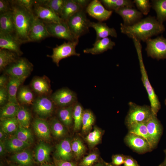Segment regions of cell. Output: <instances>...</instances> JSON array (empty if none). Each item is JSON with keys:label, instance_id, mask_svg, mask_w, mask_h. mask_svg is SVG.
I'll return each mask as SVG.
<instances>
[{"label": "cell", "instance_id": "cell-64", "mask_svg": "<svg viewBox=\"0 0 166 166\" xmlns=\"http://www.w3.org/2000/svg\"><path fill=\"white\" fill-rule=\"evenodd\" d=\"M165 105H166V99L165 100Z\"/></svg>", "mask_w": 166, "mask_h": 166}, {"label": "cell", "instance_id": "cell-35", "mask_svg": "<svg viewBox=\"0 0 166 166\" xmlns=\"http://www.w3.org/2000/svg\"><path fill=\"white\" fill-rule=\"evenodd\" d=\"M95 120V116L91 110L89 109L84 110L81 127L82 132L83 133L86 134L89 132Z\"/></svg>", "mask_w": 166, "mask_h": 166}, {"label": "cell", "instance_id": "cell-25", "mask_svg": "<svg viewBox=\"0 0 166 166\" xmlns=\"http://www.w3.org/2000/svg\"><path fill=\"white\" fill-rule=\"evenodd\" d=\"M51 151L50 146L44 142H40L35 150V160L37 163L41 164H45L49 161Z\"/></svg>", "mask_w": 166, "mask_h": 166}, {"label": "cell", "instance_id": "cell-41", "mask_svg": "<svg viewBox=\"0 0 166 166\" xmlns=\"http://www.w3.org/2000/svg\"><path fill=\"white\" fill-rule=\"evenodd\" d=\"M84 110L81 105L77 102L74 106L73 118L74 129L77 131L81 128L83 114Z\"/></svg>", "mask_w": 166, "mask_h": 166}, {"label": "cell", "instance_id": "cell-54", "mask_svg": "<svg viewBox=\"0 0 166 166\" xmlns=\"http://www.w3.org/2000/svg\"><path fill=\"white\" fill-rule=\"evenodd\" d=\"M8 82L7 78L5 75H1L0 77V88L6 87Z\"/></svg>", "mask_w": 166, "mask_h": 166}, {"label": "cell", "instance_id": "cell-61", "mask_svg": "<svg viewBox=\"0 0 166 166\" xmlns=\"http://www.w3.org/2000/svg\"><path fill=\"white\" fill-rule=\"evenodd\" d=\"M41 166H53L49 164H42Z\"/></svg>", "mask_w": 166, "mask_h": 166}, {"label": "cell", "instance_id": "cell-53", "mask_svg": "<svg viewBox=\"0 0 166 166\" xmlns=\"http://www.w3.org/2000/svg\"><path fill=\"white\" fill-rule=\"evenodd\" d=\"M56 163L57 166H76V164L73 162L61 160H57Z\"/></svg>", "mask_w": 166, "mask_h": 166}, {"label": "cell", "instance_id": "cell-8", "mask_svg": "<svg viewBox=\"0 0 166 166\" xmlns=\"http://www.w3.org/2000/svg\"><path fill=\"white\" fill-rule=\"evenodd\" d=\"M145 50L148 57L158 60L166 59V38L162 35L148 39Z\"/></svg>", "mask_w": 166, "mask_h": 166}, {"label": "cell", "instance_id": "cell-11", "mask_svg": "<svg viewBox=\"0 0 166 166\" xmlns=\"http://www.w3.org/2000/svg\"><path fill=\"white\" fill-rule=\"evenodd\" d=\"M51 99L55 105L60 107L74 105L77 99L76 93L68 88L57 90L52 95Z\"/></svg>", "mask_w": 166, "mask_h": 166}, {"label": "cell", "instance_id": "cell-36", "mask_svg": "<svg viewBox=\"0 0 166 166\" xmlns=\"http://www.w3.org/2000/svg\"><path fill=\"white\" fill-rule=\"evenodd\" d=\"M128 128V132L133 133L143 137L150 144L146 122L136 123Z\"/></svg>", "mask_w": 166, "mask_h": 166}, {"label": "cell", "instance_id": "cell-29", "mask_svg": "<svg viewBox=\"0 0 166 166\" xmlns=\"http://www.w3.org/2000/svg\"><path fill=\"white\" fill-rule=\"evenodd\" d=\"M74 105L61 107L57 114L59 120L65 126H70L73 122V112Z\"/></svg>", "mask_w": 166, "mask_h": 166}, {"label": "cell", "instance_id": "cell-7", "mask_svg": "<svg viewBox=\"0 0 166 166\" xmlns=\"http://www.w3.org/2000/svg\"><path fill=\"white\" fill-rule=\"evenodd\" d=\"M78 41L79 40L67 42H64L62 44L53 48L52 54L47 55V57L51 58L53 62L58 66L59 62L63 59L73 56H79L80 54L76 52L75 49Z\"/></svg>", "mask_w": 166, "mask_h": 166}, {"label": "cell", "instance_id": "cell-3", "mask_svg": "<svg viewBox=\"0 0 166 166\" xmlns=\"http://www.w3.org/2000/svg\"><path fill=\"white\" fill-rule=\"evenodd\" d=\"M132 39L138 55L141 74V80L148 95L152 113L157 116V113L160 109L161 105L157 96L148 79L143 62L142 53V47L140 41L135 38Z\"/></svg>", "mask_w": 166, "mask_h": 166}, {"label": "cell", "instance_id": "cell-57", "mask_svg": "<svg viewBox=\"0 0 166 166\" xmlns=\"http://www.w3.org/2000/svg\"><path fill=\"white\" fill-rule=\"evenodd\" d=\"M6 150L4 142L0 141V155L2 156L5 154Z\"/></svg>", "mask_w": 166, "mask_h": 166}, {"label": "cell", "instance_id": "cell-27", "mask_svg": "<svg viewBox=\"0 0 166 166\" xmlns=\"http://www.w3.org/2000/svg\"><path fill=\"white\" fill-rule=\"evenodd\" d=\"M6 151L16 153L26 149L31 144L23 142L14 136L4 142Z\"/></svg>", "mask_w": 166, "mask_h": 166}, {"label": "cell", "instance_id": "cell-50", "mask_svg": "<svg viewBox=\"0 0 166 166\" xmlns=\"http://www.w3.org/2000/svg\"><path fill=\"white\" fill-rule=\"evenodd\" d=\"M11 10V4L10 1L0 0V14L6 13Z\"/></svg>", "mask_w": 166, "mask_h": 166}, {"label": "cell", "instance_id": "cell-39", "mask_svg": "<svg viewBox=\"0 0 166 166\" xmlns=\"http://www.w3.org/2000/svg\"><path fill=\"white\" fill-rule=\"evenodd\" d=\"M14 136L19 140L30 144L33 141V137L30 130L19 124Z\"/></svg>", "mask_w": 166, "mask_h": 166}, {"label": "cell", "instance_id": "cell-46", "mask_svg": "<svg viewBox=\"0 0 166 166\" xmlns=\"http://www.w3.org/2000/svg\"><path fill=\"white\" fill-rule=\"evenodd\" d=\"M99 159L98 154L92 152L84 157L79 164V166H93L97 163Z\"/></svg>", "mask_w": 166, "mask_h": 166}, {"label": "cell", "instance_id": "cell-19", "mask_svg": "<svg viewBox=\"0 0 166 166\" xmlns=\"http://www.w3.org/2000/svg\"><path fill=\"white\" fill-rule=\"evenodd\" d=\"M115 45L114 42L109 38L107 37L96 41L93 44V47L86 48L84 50L83 52L93 55L99 54L109 49H112Z\"/></svg>", "mask_w": 166, "mask_h": 166}, {"label": "cell", "instance_id": "cell-52", "mask_svg": "<svg viewBox=\"0 0 166 166\" xmlns=\"http://www.w3.org/2000/svg\"><path fill=\"white\" fill-rule=\"evenodd\" d=\"M124 166H140L137 162L132 157L126 156Z\"/></svg>", "mask_w": 166, "mask_h": 166}, {"label": "cell", "instance_id": "cell-20", "mask_svg": "<svg viewBox=\"0 0 166 166\" xmlns=\"http://www.w3.org/2000/svg\"><path fill=\"white\" fill-rule=\"evenodd\" d=\"M90 27L93 28L96 33V41L102 38L108 37L109 36L117 38V34L113 28H110L106 24L102 22H90Z\"/></svg>", "mask_w": 166, "mask_h": 166}, {"label": "cell", "instance_id": "cell-58", "mask_svg": "<svg viewBox=\"0 0 166 166\" xmlns=\"http://www.w3.org/2000/svg\"><path fill=\"white\" fill-rule=\"evenodd\" d=\"M93 166H106V163L102 161L98 162Z\"/></svg>", "mask_w": 166, "mask_h": 166}, {"label": "cell", "instance_id": "cell-34", "mask_svg": "<svg viewBox=\"0 0 166 166\" xmlns=\"http://www.w3.org/2000/svg\"><path fill=\"white\" fill-rule=\"evenodd\" d=\"M109 10L114 11L124 6L134 8L133 1L131 0H101L100 1Z\"/></svg>", "mask_w": 166, "mask_h": 166}, {"label": "cell", "instance_id": "cell-23", "mask_svg": "<svg viewBox=\"0 0 166 166\" xmlns=\"http://www.w3.org/2000/svg\"><path fill=\"white\" fill-rule=\"evenodd\" d=\"M11 160L19 166H33L34 163L32 152L26 149L14 153Z\"/></svg>", "mask_w": 166, "mask_h": 166}, {"label": "cell", "instance_id": "cell-4", "mask_svg": "<svg viewBox=\"0 0 166 166\" xmlns=\"http://www.w3.org/2000/svg\"><path fill=\"white\" fill-rule=\"evenodd\" d=\"M129 109L125 118V123L127 127L139 123L146 122L153 114L150 106L137 105L130 102Z\"/></svg>", "mask_w": 166, "mask_h": 166}, {"label": "cell", "instance_id": "cell-9", "mask_svg": "<svg viewBox=\"0 0 166 166\" xmlns=\"http://www.w3.org/2000/svg\"><path fill=\"white\" fill-rule=\"evenodd\" d=\"M45 25L50 36L66 40L68 41H73L79 39L71 32L66 22L62 20L59 23L45 24Z\"/></svg>", "mask_w": 166, "mask_h": 166}, {"label": "cell", "instance_id": "cell-40", "mask_svg": "<svg viewBox=\"0 0 166 166\" xmlns=\"http://www.w3.org/2000/svg\"><path fill=\"white\" fill-rule=\"evenodd\" d=\"M19 123L16 117L1 120L0 128L8 134L14 133Z\"/></svg>", "mask_w": 166, "mask_h": 166}, {"label": "cell", "instance_id": "cell-55", "mask_svg": "<svg viewBox=\"0 0 166 166\" xmlns=\"http://www.w3.org/2000/svg\"><path fill=\"white\" fill-rule=\"evenodd\" d=\"M82 9L89 5V0H73Z\"/></svg>", "mask_w": 166, "mask_h": 166}, {"label": "cell", "instance_id": "cell-51", "mask_svg": "<svg viewBox=\"0 0 166 166\" xmlns=\"http://www.w3.org/2000/svg\"><path fill=\"white\" fill-rule=\"evenodd\" d=\"M8 100V94L6 87L0 88V105H4Z\"/></svg>", "mask_w": 166, "mask_h": 166}, {"label": "cell", "instance_id": "cell-14", "mask_svg": "<svg viewBox=\"0 0 166 166\" xmlns=\"http://www.w3.org/2000/svg\"><path fill=\"white\" fill-rule=\"evenodd\" d=\"M86 11L91 16L102 22L109 19L113 11L106 9L100 1L94 0L90 2L86 8Z\"/></svg>", "mask_w": 166, "mask_h": 166}, {"label": "cell", "instance_id": "cell-31", "mask_svg": "<svg viewBox=\"0 0 166 166\" xmlns=\"http://www.w3.org/2000/svg\"><path fill=\"white\" fill-rule=\"evenodd\" d=\"M15 53L5 49L0 48V70L5 69L18 58Z\"/></svg>", "mask_w": 166, "mask_h": 166}, {"label": "cell", "instance_id": "cell-26", "mask_svg": "<svg viewBox=\"0 0 166 166\" xmlns=\"http://www.w3.org/2000/svg\"><path fill=\"white\" fill-rule=\"evenodd\" d=\"M23 82L18 78L10 76L6 87L8 94V100L9 102L18 104L17 93L18 88Z\"/></svg>", "mask_w": 166, "mask_h": 166}, {"label": "cell", "instance_id": "cell-21", "mask_svg": "<svg viewBox=\"0 0 166 166\" xmlns=\"http://www.w3.org/2000/svg\"><path fill=\"white\" fill-rule=\"evenodd\" d=\"M71 142L69 138L61 141L56 147V154L59 159L63 160L70 161L73 157Z\"/></svg>", "mask_w": 166, "mask_h": 166}, {"label": "cell", "instance_id": "cell-32", "mask_svg": "<svg viewBox=\"0 0 166 166\" xmlns=\"http://www.w3.org/2000/svg\"><path fill=\"white\" fill-rule=\"evenodd\" d=\"M20 106L19 104L8 102L1 108L0 120L16 117Z\"/></svg>", "mask_w": 166, "mask_h": 166}, {"label": "cell", "instance_id": "cell-2", "mask_svg": "<svg viewBox=\"0 0 166 166\" xmlns=\"http://www.w3.org/2000/svg\"><path fill=\"white\" fill-rule=\"evenodd\" d=\"M10 3L14 26V35L22 44L30 42L29 34L34 19L33 13Z\"/></svg>", "mask_w": 166, "mask_h": 166}, {"label": "cell", "instance_id": "cell-48", "mask_svg": "<svg viewBox=\"0 0 166 166\" xmlns=\"http://www.w3.org/2000/svg\"><path fill=\"white\" fill-rule=\"evenodd\" d=\"M10 1L11 3L21 7L25 9L28 11L33 13V8L34 0H15Z\"/></svg>", "mask_w": 166, "mask_h": 166}, {"label": "cell", "instance_id": "cell-16", "mask_svg": "<svg viewBox=\"0 0 166 166\" xmlns=\"http://www.w3.org/2000/svg\"><path fill=\"white\" fill-rule=\"evenodd\" d=\"M54 104L51 98L45 96L41 97L33 102L34 110L40 117H48L53 113Z\"/></svg>", "mask_w": 166, "mask_h": 166}, {"label": "cell", "instance_id": "cell-43", "mask_svg": "<svg viewBox=\"0 0 166 166\" xmlns=\"http://www.w3.org/2000/svg\"><path fill=\"white\" fill-rule=\"evenodd\" d=\"M102 132L100 128L94 127L93 131L88 133L85 140L89 146L93 148L98 144L101 140Z\"/></svg>", "mask_w": 166, "mask_h": 166}, {"label": "cell", "instance_id": "cell-60", "mask_svg": "<svg viewBox=\"0 0 166 166\" xmlns=\"http://www.w3.org/2000/svg\"><path fill=\"white\" fill-rule=\"evenodd\" d=\"M106 166H116V165H113L111 163H106Z\"/></svg>", "mask_w": 166, "mask_h": 166}, {"label": "cell", "instance_id": "cell-12", "mask_svg": "<svg viewBox=\"0 0 166 166\" xmlns=\"http://www.w3.org/2000/svg\"><path fill=\"white\" fill-rule=\"evenodd\" d=\"M146 123L150 144L153 149L156 147L162 136V126L157 116L153 114Z\"/></svg>", "mask_w": 166, "mask_h": 166}, {"label": "cell", "instance_id": "cell-62", "mask_svg": "<svg viewBox=\"0 0 166 166\" xmlns=\"http://www.w3.org/2000/svg\"><path fill=\"white\" fill-rule=\"evenodd\" d=\"M10 166H19L15 164H11Z\"/></svg>", "mask_w": 166, "mask_h": 166}, {"label": "cell", "instance_id": "cell-24", "mask_svg": "<svg viewBox=\"0 0 166 166\" xmlns=\"http://www.w3.org/2000/svg\"><path fill=\"white\" fill-rule=\"evenodd\" d=\"M14 26L12 12L10 11L0 15V32L14 35Z\"/></svg>", "mask_w": 166, "mask_h": 166}, {"label": "cell", "instance_id": "cell-6", "mask_svg": "<svg viewBox=\"0 0 166 166\" xmlns=\"http://www.w3.org/2000/svg\"><path fill=\"white\" fill-rule=\"evenodd\" d=\"M33 65L25 58H18L5 69L6 73L24 81L33 70Z\"/></svg>", "mask_w": 166, "mask_h": 166}, {"label": "cell", "instance_id": "cell-33", "mask_svg": "<svg viewBox=\"0 0 166 166\" xmlns=\"http://www.w3.org/2000/svg\"><path fill=\"white\" fill-rule=\"evenodd\" d=\"M151 7L156 12V19L163 23L166 20V0H152Z\"/></svg>", "mask_w": 166, "mask_h": 166}, {"label": "cell", "instance_id": "cell-18", "mask_svg": "<svg viewBox=\"0 0 166 166\" xmlns=\"http://www.w3.org/2000/svg\"><path fill=\"white\" fill-rule=\"evenodd\" d=\"M22 43L13 34L0 32V48L13 52L18 56L23 54L20 49Z\"/></svg>", "mask_w": 166, "mask_h": 166}, {"label": "cell", "instance_id": "cell-15", "mask_svg": "<svg viewBox=\"0 0 166 166\" xmlns=\"http://www.w3.org/2000/svg\"><path fill=\"white\" fill-rule=\"evenodd\" d=\"M115 11L122 17L124 22L123 24L126 26L134 25L141 20L143 17L142 14L134 8L122 7Z\"/></svg>", "mask_w": 166, "mask_h": 166}, {"label": "cell", "instance_id": "cell-17", "mask_svg": "<svg viewBox=\"0 0 166 166\" xmlns=\"http://www.w3.org/2000/svg\"><path fill=\"white\" fill-rule=\"evenodd\" d=\"M50 36L45 24L34 17L29 34L30 42H39Z\"/></svg>", "mask_w": 166, "mask_h": 166}, {"label": "cell", "instance_id": "cell-13", "mask_svg": "<svg viewBox=\"0 0 166 166\" xmlns=\"http://www.w3.org/2000/svg\"><path fill=\"white\" fill-rule=\"evenodd\" d=\"M125 143L130 148L139 154H143L153 149L148 142L143 137L128 132L125 136Z\"/></svg>", "mask_w": 166, "mask_h": 166}, {"label": "cell", "instance_id": "cell-38", "mask_svg": "<svg viewBox=\"0 0 166 166\" xmlns=\"http://www.w3.org/2000/svg\"><path fill=\"white\" fill-rule=\"evenodd\" d=\"M66 0H37L42 4L51 9L58 16L61 18L62 10Z\"/></svg>", "mask_w": 166, "mask_h": 166}, {"label": "cell", "instance_id": "cell-42", "mask_svg": "<svg viewBox=\"0 0 166 166\" xmlns=\"http://www.w3.org/2000/svg\"><path fill=\"white\" fill-rule=\"evenodd\" d=\"M50 129L53 135L58 138L64 137L66 133V130L65 126L56 118L52 119Z\"/></svg>", "mask_w": 166, "mask_h": 166}, {"label": "cell", "instance_id": "cell-28", "mask_svg": "<svg viewBox=\"0 0 166 166\" xmlns=\"http://www.w3.org/2000/svg\"><path fill=\"white\" fill-rule=\"evenodd\" d=\"M31 86L35 92L41 95L49 94L51 91L49 82L43 77L34 78L31 82Z\"/></svg>", "mask_w": 166, "mask_h": 166}, {"label": "cell", "instance_id": "cell-22", "mask_svg": "<svg viewBox=\"0 0 166 166\" xmlns=\"http://www.w3.org/2000/svg\"><path fill=\"white\" fill-rule=\"evenodd\" d=\"M33 127L35 133L39 137L49 140L50 138V128L48 122L41 118H36L34 121Z\"/></svg>", "mask_w": 166, "mask_h": 166}, {"label": "cell", "instance_id": "cell-5", "mask_svg": "<svg viewBox=\"0 0 166 166\" xmlns=\"http://www.w3.org/2000/svg\"><path fill=\"white\" fill-rule=\"evenodd\" d=\"M66 22L71 32L79 39L89 31L90 22L81 10L71 16Z\"/></svg>", "mask_w": 166, "mask_h": 166}, {"label": "cell", "instance_id": "cell-56", "mask_svg": "<svg viewBox=\"0 0 166 166\" xmlns=\"http://www.w3.org/2000/svg\"><path fill=\"white\" fill-rule=\"evenodd\" d=\"M8 134L5 132L1 128L0 129V141L5 142L9 138Z\"/></svg>", "mask_w": 166, "mask_h": 166}, {"label": "cell", "instance_id": "cell-30", "mask_svg": "<svg viewBox=\"0 0 166 166\" xmlns=\"http://www.w3.org/2000/svg\"><path fill=\"white\" fill-rule=\"evenodd\" d=\"M82 9L73 0H66L61 18L63 21L66 22L71 16Z\"/></svg>", "mask_w": 166, "mask_h": 166}, {"label": "cell", "instance_id": "cell-1", "mask_svg": "<svg viewBox=\"0 0 166 166\" xmlns=\"http://www.w3.org/2000/svg\"><path fill=\"white\" fill-rule=\"evenodd\" d=\"M121 32L131 38H135L145 42L154 36L163 33L165 30L163 23L158 22L155 17L149 15L131 26L120 24Z\"/></svg>", "mask_w": 166, "mask_h": 166}, {"label": "cell", "instance_id": "cell-59", "mask_svg": "<svg viewBox=\"0 0 166 166\" xmlns=\"http://www.w3.org/2000/svg\"><path fill=\"white\" fill-rule=\"evenodd\" d=\"M164 153L165 155V157L164 161L160 164L159 166H166V149L164 150Z\"/></svg>", "mask_w": 166, "mask_h": 166}, {"label": "cell", "instance_id": "cell-49", "mask_svg": "<svg viewBox=\"0 0 166 166\" xmlns=\"http://www.w3.org/2000/svg\"><path fill=\"white\" fill-rule=\"evenodd\" d=\"M126 156L123 154H117L113 155L112 156V162L111 163L114 165L120 166L124 164Z\"/></svg>", "mask_w": 166, "mask_h": 166}, {"label": "cell", "instance_id": "cell-47", "mask_svg": "<svg viewBox=\"0 0 166 166\" xmlns=\"http://www.w3.org/2000/svg\"><path fill=\"white\" fill-rule=\"evenodd\" d=\"M133 2L143 15H147L149 12L152 7L151 3L149 0H134Z\"/></svg>", "mask_w": 166, "mask_h": 166}, {"label": "cell", "instance_id": "cell-63", "mask_svg": "<svg viewBox=\"0 0 166 166\" xmlns=\"http://www.w3.org/2000/svg\"><path fill=\"white\" fill-rule=\"evenodd\" d=\"M0 166H4L3 164L1 162L0 163Z\"/></svg>", "mask_w": 166, "mask_h": 166}, {"label": "cell", "instance_id": "cell-44", "mask_svg": "<svg viewBox=\"0 0 166 166\" xmlns=\"http://www.w3.org/2000/svg\"><path fill=\"white\" fill-rule=\"evenodd\" d=\"M16 117L19 125L23 127L29 128L30 115L29 111L26 108L20 106Z\"/></svg>", "mask_w": 166, "mask_h": 166}, {"label": "cell", "instance_id": "cell-10", "mask_svg": "<svg viewBox=\"0 0 166 166\" xmlns=\"http://www.w3.org/2000/svg\"><path fill=\"white\" fill-rule=\"evenodd\" d=\"M34 17L45 24L59 23L62 20L49 7L34 1L33 8Z\"/></svg>", "mask_w": 166, "mask_h": 166}, {"label": "cell", "instance_id": "cell-45", "mask_svg": "<svg viewBox=\"0 0 166 166\" xmlns=\"http://www.w3.org/2000/svg\"><path fill=\"white\" fill-rule=\"evenodd\" d=\"M71 147L73 154L77 160L79 159L85 152V147L79 138L73 139L71 142Z\"/></svg>", "mask_w": 166, "mask_h": 166}, {"label": "cell", "instance_id": "cell-37", "mask_svg": "<svg viewBox=\"0 0 166 166\" xmlns=\"http://www.w3.org/2000/svg\"><path fill=\"white\" fill-rule=\"evenodd\" d=\"M34 98V94L26 86L20 87L17 93V100L22 103L30 105L33 103Z\"/></svg>", "mask_w": 166, "mask_h": 166}]
</instances>
